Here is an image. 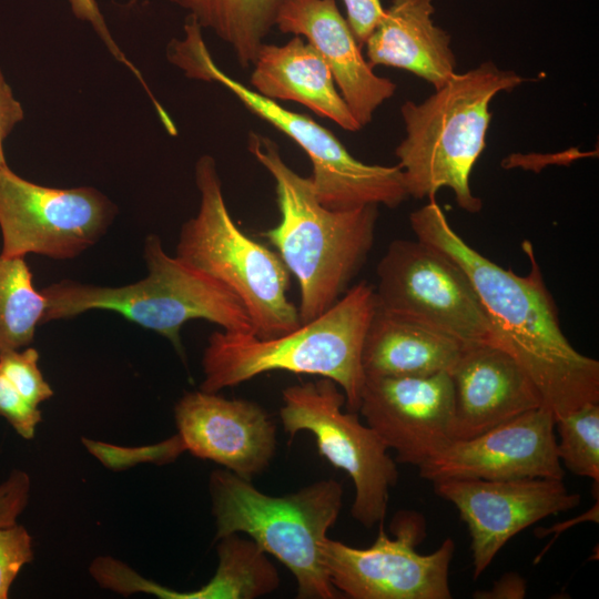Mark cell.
I'll return each mask as SVG.
<instances>
[{"label": "cell", "mask_w": 599, "mask_h": 599, "mask_svg": "<svg viewBox=\"0 0 599 599\" xmlns=\"http://www.w3.org/2000/svg\"><path fill=\"white\" fill-rule=\"evenodd\" d=\"M409 224L416 238L445 254L466 274L500 348L528 374L555 419L587 403H599V362L578 352L564 334L528 241L522 250L530 268L518 275L465 242L435 199L412 212Z\"/></svg>", "instance_id": "cell-1"}, {"label": "cell", "mask_w": 599, "mask_h": 599, "mask_svg": "<svg viewBox=\"0 0 599 599\" xmlns=\"http://www.w3.org/2000/svg\"><path fill=\"white\" fill-rule=\"evenodd\" d=\"M275 27L283 33L304 38L316 49L362 128L394 95L395 82L374 72L335 0H285Z\"/></svg>", "instance_id": "cell-17"}, {"label": "cell", "mask_w": 599, "mask_h": 599, "mask_svg": "<svg viewBox=\"0 0 599 599\" xmlns=\"http://www.w3.org/2000/svg\"><path fill=\"white\" fill-rule=\"evenodd\" d=\"M185 450L247 480L263 473L276 451V426L258 404L217 393H185L175 404Z\"/></svg>", "instance_id": "cell-16"}, {"label": "cell", "mask_w": 599, "mask_h": 599, "mask_svg": "<svg viewBox=\"0 0 599 599\" xmlns=\"http://www.w3.org/2000/svg\"><path fill=\"white\" fill-rule=\"evenodd\" d=\"M433 0H392L365 42L370 67L408 71L441 87L456 73L450 35L432 19Z\"/></svg>", "instance_id": "cell-19"}, {"label": "cell", "mask_w": 599, "mask_h": 599, "mask_svg": "<svg viewBox=\"0 0 599 599\" xmlns=\"http://www.w3.org/2000/svg\"><path fill=\"white\" fill-rule=\"evenodd\" d=\"M555 416L540 406L483 434L450 441L418 467L428 481L445 479H564Z\"/></svg>", "instance_id": "cell-15"}, {"label": "cell", "mask_w": 599, "mask_h": 599, "mask_svg": "<svg viewBox=\"0 0 599 599\" xmlns=\"http://www.w3.org/2000/svg\"><path fill=\"white\" fill-rule=\"evenodd\" d=\"M433 486L439 497L457 508L468 528L474 580L515 535L580 502V495L556 478L445 479Z\"/></svg>", "instance_id": "cell-13"}, {"label": "cell", "mask_w": 599, "mask_h": 599, "mask_svg": "<svg viewBox=\"0 0 599 599\" xmlns=\"http://www.w3.org/2000/svg\"><path fill=\"white\" fill-rule=\"evenodd\" d=\"M24 119L20 101L7 82L0 69V167L8 166L4 154V141L13 129Z\"/></svg>", "instance_id": "cell-33"}, {"label": "cell", "mask_w": 599, "mask_h": 599, "mask_svg": "<svg viewBox=\"0 0 599 599\" xmlns=\"http://www.w3.org/2000/svg\"><path fill=\"white\" fill-rule=\"evenodd\" d=\"M143 256L148 275L128 285L63 280L40 290L47 304L42 325L92 309L112 311L167 338L181 356L180 331L191 319L209 321L226 332L253 333L241 301L220 282L169 255L158 235L145 237Z\"/></svg>", "instance_id": "cell-5"}, {"label": "cell", "mask_w": 599, "mask_h": 599, "mask_svg": "<svg viewBox=\"0 0 599 599\" xmlns=\"http://www.w3.org/2000/svg\"><path fill=\"white\" fill-rule=\"evenodd\" d=\"M527 591L526 580L516 572H507L500 577L490 590L478 591L475 598L485 599H521Z\"/></svg>", "instance_id": "cell-34"}, {"label": "cell", "mask_w": 599, "mask_h": 599, "mask_svg": "<svg viewBox=\"0 0 599 599\" xmlns=\"http://www.w3.org/2000/svg\"><path fill=\"white\" fill-rule=\"evenodd\" d=\"M31 479L21 469H13L0 483V527L16 524L28 505Z\"/></svg>", "instance_id": "cell-31"}, {"label": "cell", "mask_w": 599, "mask_h": 599, "mask_svg": "<svg viewBox=\"0 0 599 599\" xmlns=\"http://www.w3.org/2000/svg\"><path fill=\"white\" fill-rule=\"evenodd\" d=\"M343 2L346 8V20L362 47L384 16L382 0H343Z\"/></svg>", "instance_id": "cell-32"}, {"label": "cell", "mask_w": 599, "mask_h": 599, "mask_svg": "<svg viewBox=\"0 0 599 599\" xmlns=\"http://www.w3.org/2000/svg\"><path fill=\"white\" fill-rule=\"evenodd\" d=\"M45 307V297L34 287L24 257L0 254V354L33 342Z\"/></svg>", "instance_id": "cell-24"}, {"label": "cell", "mask_w": 599, "mask_h": 599, "mask_svg": "<svg viewBox=\"0 0 599 599\" xmlns=\"http://www.w3.org/2000/svg\"><path fill=\"white\" fill-rule=\"evenodd\" d=\"M282 402L280 416L290 438L311 433L319 454L351 477L352 517L367 528L383 521L389 490L398 480L397 466L377 433L362 424L356 412L343 410L346 398L341 387L319 377L286 387Z\"/></svg>", "instance_id": "cell-9"}, {"label": "cell", "mask_w": 599, "mask_h": 599, "mask_svg": "<svg viewBox=\"0 0 599 599\" xmlns=\"http://www.w3.org/2000/svg\"><path fill=\"white\" fill-rule=\"evenodd\" d=\"M116 213V205L95 187L44 186L0 167L3 257L74 258L104 236Z\"/></svg>", "instance_id": "cell-12"}, {"label": "cell", "mask_w": 599, "mask_h": 599, "mask_svg": "<svg viewBox=\"0 0 599 599\" xmlns=\"http://www.w3.org/2000/svg\"><path fill=\"white\" fill-rule=\"evenodd\" d=\"M247 149L275 182L280 221L262 235L296 278L300 321L306 323L349 288L373 247L378 206L331 210L318 201L311 176L284 161L275 141L251 132Z\"/></svg>", "instance_id": "cell-2"}, {"label": "cell", "mask_w": 599, "mask_h": 599, "mask_svg": "<svg viewBox=\"0 0 599 599\" xmlns=\"http://www.w3.org/2000/svg\"><path fill=\"white\" fill-rule=\"evenodd\" d=\"M209 488L216 540L231 534L247 535L293 573L297 598L339 597L324 558L327 532L343 506L337 480L322 479L292 494L271 496L224 468L211 474Z\"/></svg>", "instance_id": "cell-6"}, {"label": "cell", "mask_w": 599, "mask_h": 599, "mask_svg": "<svg viewBox=\"0 0 599 599\" xmlns=\"http://www.w3.org/2000/svg\"><path fill=\"white\" fill-rule=\"evenodd\" d=\"M199 210L181 227L176 256L227 287L243 304L253 334L272 337L301 324L290 300V275L278 254L244 233L223 195L216 162L202 155L195 163Z\"/></svg>", "instance_id": "cell-7"}, {"label": "cell", "mask_w": 599, "mask_h": 599, "mask_svg": "<svg viewBox=\"0 0 599 599\" xmlns=\"http://www.w3.org/2000/svg\"><path fill=\"white\" fill-rule=\"evenodd\" d=\"M84 446L109 468L120 469L136 463H171L185 451L182 439L176 434L159 444L139 448H123L83 438Z\"/></svg>", "instance_id": "cell-27"}, {"label": "cell", "mask_w": 599, "mask_h": 599, "mask_svg": "<svg viewBox=\"0 0 599 599\" xmlns=\"http://www.w3.org/2000/svg\"><path fill=\"white\" fill-rule=\"evenodd\" d=\"M557 455L572 474L599 481V403H587L556 419Z\"/></svg>", "instance_id": "cell-25"}, {"label": "cell", "mask_w": 599, "mask_h": 599, "mask_svg": "<svg viewBox=\"0 0 599 599\" xmlns=\"http://www.w3.org/2000/svg\"><path fill=\"white\" fill-rule=\"evenodd\" d=\"M70 9L75 18L80 21L88 23L100 40L103 42L108 51L113 55V58L122 63L141 83L142 88L146 92L148 97L152 101L155 97L150 90L148 83L145 82L142 73L135 67L130 59L123 53L122 49L115 42L111 30L106 24V20L99 8L97 0H67Z\"/></svg>", "instance_id": "cell-29"}, {"label": "cell", "mask_w": 599, "mask_h": 599, "mask_svg": "<svg viewBox=\"0 0 599 599\" xmlns=\"http://www.w3.org/2000/svg\"><path fill=\"white\" fill-rule=\"evenodd\" d=\"M252 89L271 100L294 101L342 129H362L316 49L300 35L285 44L264 43L253 64Z\"/></svg>", "instance_id": "cell-20"}, {"label": "cell", "mask_w": 599, "mask_h": 599, "mask_svg": "<svg viewBox=\"0 0 599 599\" xmlns=\"http://www.w3.org/2000/svg\"><path fill=\"white\" fill-rule=\"evenodd\" d=\"M217 540L215 575L199 589L176 591L148 580L121 564L112 575L113 590L122 595L146 592L169 599H254L278 588V571L253 539L231 534Z\"/></svg>", "instance_id": "cell-22"}, {"label": "cell", "mask_w": 599, "mask_h": 599, "mask_svg": "<svg viewBox=\"0 0 599 599\" xmlns=\"http://www.w3.org/2000/svg\"><path fill=\"white\" fill-rule=\"evenodd\" d=\"M464 346L410 317L377 306L368 326L362 366L366 376H429L448 372Z\"/></svg>", "instance_id": "cell-21"}, {"label": "cell", "mask_w": 599, "mask_h": 599, "mask_svg": "<svg viewBox=\"0 0 599 599\" xmlns=\"http://www.w3.org/2000/svg\"><path fill=\"white\" fill-rule=\"evenodd\" d=\"M138 8L150 0H115ZM185 12L202 29L212 31L233 51L242 68L253 64L285 0H165Z\"/></svg>", "instance_id": "cell-23"}, {"label": "cell", "mask_w": 599, "mask_h": 599, "mask_svg": "<svg viewBox=\"0 0 599 599\" xmlns=\"http://www.w3.org/2000/svg\"><path fill=\"white\" fill-rule=\"evenodd\" d=\"M376 308L375 287L362 281L326 312L291 332L258 337L215 331L203 352L200 389L219 393L274 370L316 375L335 382L347 410L357 413L365 382L362 351Z\"/></svg>", "instance_id": "cell-3"}, {"label": "cell", "mask_w": 599, "mask_h": 599, "mask_svg": "<svg viewBox=\"0 0 599 599\" xmlns=\"http://www.w3.org/2000/svg\"><path fill=\"white\" fill-rule=\"evenodd\" d=\"M358 412L396 453L419 467L453 441L454 395L448 372L429 376H366Z\"/></svg>", "instance_id": "cell-14"}, {"label": "cell", "mask_w": 599, "mask_h": 599, "mask_svg": "<svg viewBox=\"0 0 599 599\" xmlns=\"http://www.w3.org/2000/svg\"><path fill=\"white\" fill-rule=\"evenodd\" d=\"M394 538L379 522L375 542L351 547L327 537L324 558L331 583L352 599H450L449 567L455 541L445 539L433 552L416 550L426 536V520L404 510L392 521Z\"/></svg>", "instance_id": "cell-11"}, {"label": "cell", "mask_w": 599, "mask_h": 599, "mask_svg": "<svg viewBox=\"0 0 599 599\" xmlns=\"http://www.w3.org/2000/svg\"><path fill=\"white\" fill-rule=\"evenodd\" d=\"M0 416L7 419L19 436L32 439L42 419L39 407L30 404L0 369Z\"/></svg>", "instance_id": "cell-30"}, {"label": "cell", "mask_w": 599, "mask_h": 599, "mask_svg": "<svg viewBox=\"0 0 599 599\" xmlns=\"http://www.w3.org/2000/svg\"><path fill=\"white\" fill-rule=\"evenodd\" d=\"M377 306L429 325L464 347L499 346L466 274L441 252L416 240L393 241L376 270Z\"/></svg>", "instance_id": "cell-10"}, {"label": "cell", "mask_w": 599, "mask_h": 599, "mask_svg": "<svg viewBox=\"0 0 599 599\" xmlns=\"http://www.w3.org/2000/svg\"><path fill=\"white\" fill-rule=\"evenodd\" d=\"M33 559L32 537L18 522L0 527V599H7L10 588L24 565Z\"/></svg>", "instance_id": "cell-28"}, {"label": "cell", "mask_w": 599, "mask_h": 599, "mask_svg": "<svg viewBox=\"0 0 599 599\" xmlns=\"http://www.w3.org/2000/svg\"><path fill=\"white\" fill-rule=\"evenodd\" d=\"M38 363L39 353L31 346L0 354L1 372L14 388L37 407L53 395V390L43 377Z\"/></svg>", "instance_id": "cell-26"}, {"label": "cell", "mask_w": 599, "mask_h": 599, "mask_svg": "<svg viewBox=\"0 0 599 599\" xmlns=\"http://www.w3.org/2000/svg\"><path fill=\"white\" fill-rule=\"evenodd\" d=\"M448 375L454 395L453 440L477 436L544 406L528 374L497 346L464 347Z\"/></svg>", "instance_id": "cell-18"}, {"label": "cell", "mask_w": 599, "mask_h": 599, "mask_svg": "<svg viewBox=\"0 0 599 599\" xmlns=\"http://www.w3.org/2000/svg\"><path fill=\"white\" fill-rule=\"evenodd\" d=\"M202 30L194 20L186 19L184 35L167 48L169 60L187 78L223 85L250 112L292 139L311 160L312 184L324 206L331 210L365 205L394 209L408 197L397 164L361 162L329 130L309 116L283 108L225 73L214 62Z\"/></svg>", "instance_id": "cell-8"}, {"label": "cell", "mask_w": 599, "mask_h": 599, "mask_svg": "<svg viewBox=\"0 0 599 599\" xmlns=\"http://www.w3.org/2000/svg\"><path fill=\"white\" fill-rule=\"evenodd\" d=\"M526 79L491 61L455 73L422 102L400 106L405 136L396 146L405 189L414 199H435L441 187L453 191L460 209L481 210L470 187L473 169L486 146L490 103Z\"/></svg>", "instance_id": "cell-4"}]
</instances>
